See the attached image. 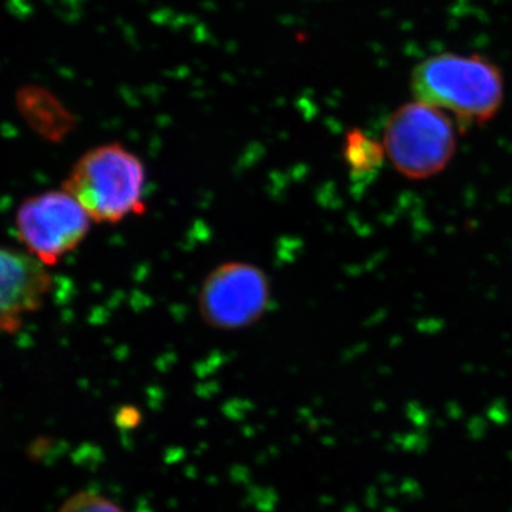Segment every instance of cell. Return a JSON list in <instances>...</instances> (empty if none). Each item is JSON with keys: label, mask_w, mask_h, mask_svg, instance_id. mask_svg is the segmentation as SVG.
Returning a JSON list of instances; mask_svg holds the SVG:
<instances>
[{"label": "cell", "mask_w": 512, "mask_h": 512, "mask_svg": "<svg viewBox=\"0 0 512 512\" xmlns=\"http://www.w3.org/2000/svg\"><path fill=\"white\" fill-rule=\"evenodd\" d=\"M384 154L382 144L367 136L365 131L353 128L346 134L343 158L353 177L366 178L375 174L382 167Z\"/></svg>", "instance_id": "cell-7"}, {"label": "cell", "mask_w": 512, "mask_h": 512, "mask_svg": "<svg viewBox=\"0 0 512 512\" xmlns=\"http://www.w3.org/2000/svg\"><path fill=\"white\" fill-rule=\"evenodd\" d=\"M92 222L79 201L62 188L26 198L15 214V232L20 248L50 269L80 247Z\"/></svg>", "instance_id": "cell-4"}, {"label": "cell", "mask_w": 512, "mask_h": 512, "mask_svg": "<svg viewBox=\"0 0 512 512\" xmlns=\"http://www.w3.org/2000/svg\"><path fill=\"white\" fill-rule=\"evenodd\" d=\"M383 147L400 174L424 180L450 163L456 153V131L443 111L416 101L399 107L387 120Z\"/></svg>", "instance_id": "cell-3"}, {"label": "cell", "mask_w": 512, "mask_h": 512, "mask_svg": "<svg viewBox=\"0 0 512 512\" xmlns=\"http://www.w3.org/2000/svg\"><path fill=\"white\" fill-rule=\"evenodd\" d=\"M268 275L249 262H224L212 269L198 292L202 320L218 330H239L255 325L271 303Z\"/></svg>", "instance_id": "cell-5"}, {"label": "cell", "mask_w": 512, "mask_h": 512, "mask_svg": "<svg viewBox=\"0 0 512 512\" xmlns=\"http://www.w3.org/2000/svg\"><path fill=\"white\" fill-rule=\"evenodd\" d=\"M57 512H124L119 504L94 491H79L67 498Z\"/></svg>", "instance_id": "cell-8"}, {"label": "cell", "mask_w": 512, "mask_h": 512, "mask_svg": "<svg viewBox=\"0 0 512 512\" xmlns=\"http://www.w3.org/2000/svg\"><path fill=\"white\" fill-rule=\"evenodd\" d=\"M410 86L420 103L451 111L468 124L487 123L503 104V73L481 55L427 57L414 67Z\"/></svg>", "instance_id": "cell-1"}, {"label": "cell", "mask_w": 512, "mask_h": 512, "mask_svg": "<svg viewBox=\"0 0 512 512\" xmlns=\"http://www.w3.org/2000/svg\"><path fill=\"white\" fill-rule=\"evenodd\" d=\"M147 171L133 151L119 143L90 148L70 168L63 188L93 222L119 224L146 211Z\"/></svg>", "instance_id": "cell-2"}, {"label": "cell", "mask_w": 512, "mask_h": 512, "mask_svg": "<svg viewBox=\"0 0 512 512\" xmlns=\"http://www.w3.org/2000/svg\"><path fill=\"white\" fill-rule=\"evenodd\" d=\"M49 268L22 248L0 244V335H13L45 306L53 291Z\"/></svg>", "instance_id": "cell-6"}]
</instances>
